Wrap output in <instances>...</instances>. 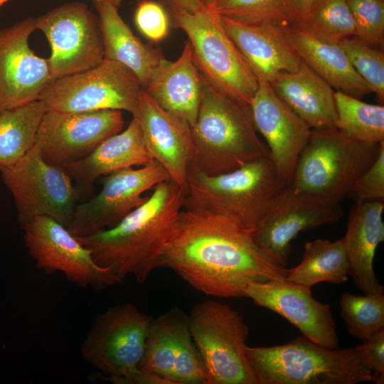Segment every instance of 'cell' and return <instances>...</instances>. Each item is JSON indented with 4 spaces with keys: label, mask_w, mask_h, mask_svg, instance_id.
<instances>
[{
    "label": "cell",
    "mask_w": 384,
    "mask_h": 384,
    "mask_svg": "<svg viewBox=\"0 0 384 384\" xmlns=\"http://www.w3.org/2000/svg\"><path fill=\"white\" fill-rule=\"evenodd\" d=\"M132 116L140 124L152 159L164 168L170 178L186 193L193 159L191 127L161 108L145 91Z\"/></svg>",
    "instance_id": "obj_21"
},
{
    "label": "cell",
    "mask_w": 384,
    "mask_h": 384,
    "mask_svg": "<svg viewBox=\"0 0 384 384\" xmlns=\"http://www.w3.org/2000/svg\"><path fill=\"white\" fill-rule=\"evenodd\" d=\"M153 160L138 120L132 117L127 127L102 141L90 154L77 161L63 165L75 180L80 193L89 190L95 180L114 171L143 166Z\"/></svg>",
    "instance_id": "obj_25"
},
{
    "label": "cell",
    "mask_w": 384,
    "mask_h": 384,
    "mask_svg": "<svg viewBox=\"0 0 384 384\" xmlns=\"http://www.w3.org/2000/svg\"><path fill=\"white\" fill-rule=\"evenodd\" d=\"M196 290L216 297H245L252 282L284 279L286 264L255 242L251 230L224 217L183 208L156 263Z\"/></svg>",
    "instance_id": "obj_1"
},
{
    "label": "cell",
    "mask_w": 384,
    "mask_h": 384,
    "mask_svg": "<svg viewBox=\"0 0 384 384\" xmlns=\"http://www.w3.org/2000/svg\"><path fill=\"white\" fill-rule=\"evenodd\" d=\"M349 276V265L343 239H317L304 244L302 258L285 279L311 288L320 282L344 283Z\"/></svg>",
    "instance_id": "obj_29"
},
{
    "label": "cell",
    "mask_w": 384,
    "mask_h": 384,
    "mask_svg": "<svg viewBox=\"0 0 384 384\" xmlns=\"http://www.w3.org/2000/svg\"><path fill=\"white\" fill-rule=\"evenodd\" d=\"M316 0H286L290 26L300 19L309 10Z\"/></svg>",
    "instance_id": "obj_41"
},
{
    "label": "cell",
    "mask_w": 384,
    "mask_h": 384,
    "mask_svg": "<svg viewBox=\"0 0 384 384\" xmlns=\"http://www.w3.org/2000/svg\"><path fill=\"white\" fill-rule=\"evenodd\" d=\"M206 8H209L215 0H201Z\"/></svg>",
    "instance_id": "obj_43"
},
{
    "label": "cell",
    "mask_w": 384,
    "mask_h": 384,
    "mask_svg": "<svg viewBox=\"0 0 384 384\" xmlns=\"http://www.w3.org/2000/svg\"><path fill=\"white\" fill-rule=\"evenodd\" d=\"M162 6L170 9L173 15L195 13L205 8L201 0H159Z\"/></svg>",
    "instance_id": "obj_40"
},
{
    "label": "cell",
    "mask_w": 384,
    "mask_h": 384,
    "mask_svg": "<svg viewBox=\"0 0 384 384\" xmlns=\"http://www.w3.org/2000/svg\"><path fill=\"white\" fill-rule=\"evenodd\" d=\"M108 1L118 7L120 6V5L122 4V0H93V1Z\"/></svg>",
    "instance_id": "obj_42"
},
{
    "label": "cell",
    "mask_w": 384,
    "mask_h": 384,
    "mask_svg": "<svg viewBox=\"0 0 384 384\" xmlns=\"http://www.w3.org/2000/svg\"><path fill=\"white\" fill-rule=\"evenodd\" d=\"M343 215L339 203L286 186L251 231L257 245L287 265L292 241L301 232L333 224Z\"/></svg>",
    "instance_id": "obj_17"
},
{
    "label": "cell",
    "mask_w": 384,
    "mask_h": 384,
    "mask_svg": "<svg viewBox=\"0 0 384 384\" xmlns=\"http://www.w3.org/2000/svg\"><path fill=\"white\" fill-rule=\"evenodd\" d=\"M245 297L287 319L302 335L329 348L338 347L336 326L331 306L316 300L311 288L284 279L252 282Z\"/></svg>",
    "instance_id": "obj_19"
},
{
    "label": "cell",
    "mask_w": 384,
    "mask_h": 384,
    "mask_svg": "<svg viewBox=\"0 0 384 384\" xmlns=\"http://www.w3.org/2000/svg\"><path fill=\"white\" fill-rule=\"evenodd\" d=\"M35 26L51 48L47 60L53 80L94 68L104 60L98 16L83 2L56 7L36 18Z\"/></svg>",
    "instance_id": "obj_12"
},
{
    "label": "cell",
    "mask_w": 384,
    "mask_h": 384,
    "mask_svg": "<svg viewBox=\"0 0 384 384\" xmlns=\"http://www.w3.org/2000/svg\"><path fill=\"white\" fill-rule=\"evenodd\" d=\"M10 0H0V7Z\"/></svg>",
    "instance_id": "obj_44"
},
{
    "label": "cell",
    "mask_w": 384,
    "mask_h": 384,
    "mask_svg": "<svg viewBox=\"0 0 384 384\" xmlns=\"http://www.w3.org/2000/svg\"><path fill=\"white\" fill-rule=\"evenodd\" d=\"M94 5L102 33L104 59L128 68L145 90L164 57L134 35L120 16L118 6L105 1H94Z\"/></svg>",
    "instance_id": "obj_27"
},
{
    "label": "cell",
    "mask_w": 384,
    "mask_h": 384,
    "mask_svg": "<svg viewBox=\"0 0 384 384\" xmlns=\"http://www.w3.org/2000/svg\"><path fill=\"white\" fill-rule=\"evenodd\" d=\"M383 142H358L338 129H313L289 185L296 191L339 203L375 161Z\"/></svg>",
    "instance_id": "obj_6"
},
{
    "label": "cell",
    "mask_w": 384,
    "mask_h": 384,
    "mask_svg": "<svg viewBox=\"0 0 384 384\" xmlns=\"http://www.w3.org/2000/svg\"><path fill=\"white\" fill-rule=\"evenodd\" d=\"M286 32L301 60L336 91L358 99L372 92L338 43L319 39L290 26Z\"/></svg>",
    "instance_id": "obj_28"
},
{
    "label": "cell",
    "mask_w": 384,
    "mask_h": 384,
    "mask_svg": "<svg viewBox=\"0 0 384 384\" xmlns=\"http://www.w3.org/2000/svg\"><path fill=\"white\" fill-rule=\"evenodd\" d=\"M124 127L120 110H47L37 132L36 144L46 162L61 167L83 159Z\"/></svg>",
    "instance_id": "obj_16"
},
{
    "label": "cell",
    "mask_w": 384,
    "mask_h": 384,
    "mask_svg": "<svg viewBox=\"0 0 384 384\" xmlns=\"http://www.w3.org/2000/svg\"><path fill=\"white\" fill-rule=\"evenodd\" d=\"M355 349L366 366L376 378L377 384L384 383V329L361 340Z\"/></svg>",
    "instance_id": "obj_39"
},
{
    "label": "cell",
    "mask_w": 384,
    "mask_h": 384,
    "mask_svg": "<svg viewBox=\"0 0 384 384\" xmlns=\"http://www.w3.org/2000/svg\"><path fill=\"white\" fill-rule=\"evenodd\" d=\"M252 120L268 144L270 159L287 185L311 129L273 90L259 81L250 105Z\"/></svg>",
    "instance_id": "obj_20"
},
{
    "label": "cell",
    "mask_w": 384,
    "mask_h": 384,
    "mask_svg": "<svg viewBox=\"0 0 384 384\" xmlns=\"http://www.w3.org/2000/svg\"><path fill=\"white\" fill-rule=\"evenodd\" d=\"M35 23L29 17L0 31V112L38 100L53 81L48 60L28 46Z\"/></svg>",
    "instance_id": "obj_18"
},
{
    "label": "cell",
    "mask_w": 384,
    "mask_h": 384,
    "mask_svg": "<svg viewBox=\"0 0 384 384\" xmlns=\"http://www.w3.org/2000/svg\"><path fill=\"white\" fill-rule=\"evenodd\" d=\"M187 35L193 60L203 78L220 92L250 105L259 81L223 26L219 15L207 8L174 15Z\"/></svg>",
    "instance_id": "obj_9"
},
{
    "label": "cell",
    "mask_w": 384,
    "mask_h": 384,
    "mask_svg": "<svg viewBox=\"0 0 384 384\" xmlns=\"http://www.w3.org/2000/svg\"><path fill=\"white\" fill-rule=\"evenodd\" d=\"M351 64L374 92L380 103L384 101V53L370 47L356 36L338 42Z\"/></svg>",
    "instance_id": "obj_35"
},
{
    "label": "cell",
    "mask_w": 384,
    "mask_h": 384,
    "mask_svg": "<svg viewBox=\"0 0 384 384\" xmlns=\"http://www.w3.org/2000/svg\"><path fill=\"white\" fill-rule=\"evenodd\" d=\"M191 132L193 159L189 171L214 176L270 156L257 134L250 106L220 92L203 77L201 102Z\"/></svg>",
    "instance_id": "obj_3"
},
{
    "label": "cell",
    "mask_w": 384,
    "mask_h": 384,
    "mask_svg": "<svg viewBox=\"0 0 384 384\" xmlns=\"http://www.w3.org/2000/svg\"><path fill=\"white\" fill-rule=\"evenodd\" d=\"M144 91L139 78L128 68L104 59L94 68L53 80L38 100L47 110H115L134 114Z\"/></svg>",
    "instance_id": "obj_11"
},
{
    "label": "cell",
    "mask_w": 384,
    "mask_h": 384,
    "mask_svg": "<svg viewBox=\"0 0 384 384\" xmlns=\"http://www.w3.org/2000/svg\"><path fill=\"white\" fill-rule=\"evenodd\" d=\"M21 228L29 255L46 274L60 272L75 285L95 290L122 282L108 268L98 265L91 251L53 218L37 216Z\"/></svg>",
    "instance_id": "obj_13"
},
{
    "label": "cell",
    "mask_w": 384,
    "mask_h": 384,
    "mask_svg": "<svg viewBox=\"0 0 384 384\" xmlns=\"http://www.w3.org/2000/svg\"><path fill=\"white\" fill-rule=\"evenodd\" d=\"M341 316L348 332L361 340L384 329V294L354 295L344 292L340 298Z\"/></svg>",
    "instance_id": "obj_33"
},
{
    "label": "cell",
    "mask_w": 384,
    "mask_h": 384,
    "mask_svg": "<svg viewBox=\"0 0 384 384\" xmlns=\"http://www.w3.org/2000/svg\"><path fill=\"white\" fill-rule=\"evenodd\" d=\"M169 179L167 171L154 159L139 169L110 173L104 177L99 193L76 205L66 228L75 237L111 228L147 200L144 192Z\"/></svg>",
    "instance_id": "obj_14"
},
{
    "label": "cell",
    "mask_w": 384,
    "mask_h": 384,
    "mask_svg": "<svg viewBox=\"0 0 384 384\" xmlns=\"http://www.w3.org/2000/svg\"><path fill=\"white\" fill-rule=\"evenodd\" d=\"M382 201L356 203L343 238L349 265V276L365 294L383 293L373 270L376 249L384 240Z\"/></svg>",
    "instance_id": "obj_24"
},
{
    "label": "cell",
    "mask_w": 384,
    "mask_h": 384,
    "mask_svg": "<svg viewBox=\"0 0 384 384\" xmlns=\"http://www.w3.org/2000/svg\"><path fill=\"white\" fill-rule=\"evenodd\" d=\"M0 174L13 196L21 228L37 216L68 226L79 192L65 170L43 159L36 143L16 162L0 166Z\"/></svg>",
    "instance_id": "obj_10"
},
{
    "label": "cell",
    "mask_w": 384,
    "mask_h": 384,
    "mask_svg": "<svg viewBox=\"0 0 384 384\" xmlns=\"http://www.w3.org/2000/svg\"><path fill=\"white\" fill-rule=\"evenodd\" d=\"M290 26L334 43L355 36V25L346 0H316L306 14Z\"/></svg>",
    "instance_id": "obj_32"
},
{
    "label": "cell",
    "mask_w": 384,
    "mask_h": 384,
    "mask_svg": "<svg viewBox=\"0 0 384 384\" xmlns=\"http://www.w3.org/2000/svg\"><path fill=\"white\" fill-rule=\"evenodd\" d=\"M355 36L368 44H384V0H346Z\"/></svg>",
    "instance_id": "obj_36"
},
{
    "label": "cell",
    "mask_w": 384,
    "mask_h": 384,
    "mask_svg": "<svg viewBox=\"0 0 384 384\" xmlns=\"http://www.w3.org/2000/svg\"><path fill=\"white\" fill-rule=\"evenodd\" d=\"M185 191L171 179L157 184L152 193L114 227L76 237L95 262L122 282L129 276L144 283L157 260L183 208Z\"/></svg>",
    "instance_id": "obj_2"
},
{
    "label": "cell",
    "mask_w": 384,
    "mask_h": 384,
    "mask_svg": "<svg viewBox=\"0 0 384 384\" xmlns=\"http://www.w3.org/2000/svg\"><path fill=\"white\" fill-rule=\"evenodd\" d=\"M336 128L348 137L364 143L384 142V106L334 92Z\"/></svg>",
    "instance_id": "obj_31"
},
{
    "label": "cell",
    "mask_w": 384,
    "mask_h": 384,
    "mask_svg": "<svg viewBox=\"0 0 384 384\" xmlns=\"http://www.w3.org/2000/svg\"><path fill=\"white\" fill-rule=\"evenodd\" d=\"M141 371L169 384H208V375L191 336L188 316L177 307L152 319L148 329Z\"/></svg>",
    "instance_id": "obj_15"
},
{
    "label": "cell",
    "mask_w": 384,
    "mask_h": 384,
    "mask_svg": "<svg viewBox=\"0 0 384 384\" xmlns=\"http://www.w3.org/2000/svg\"><path fill=\"white\" fill-rule=\"evenodd\" d=\"M286 186L270 156L214 176L190 171L183 208L220 215L252 231Z\"/></svg>",
    "instance_id": "obj_4"
},
{
    "label": "cell",
    "mask_w": 384,
    "mask_h": 384,
    "mask_svg": "<svg viewBox=\"0 0 384 384\" xmlns=\"http://www.w3.org/2000/svg\"><path fill=\"white\" fill-rule=\"evenodd\" d=\"M207 9L237 21L290 26L286 0H215Z\"/></svg>",
    "instance_id": "obj_34"
},
{
    "label": "cell",
    "mask_w": 384,
    "mask_h": 384,
    "mask_svg": "<svg viewBox=\"0 0 384 384\" xmlns=\"http://www.w3.org/2000/svg\"><path fill=\"white\" fill-rule=\"evenodd\" d=\"M225 32L258 81L270 82L282 72H294L302 60L291 45L286 27L222 17Z\"/></svg>",
    "instance_id": "obj_22"
},
{
    "label": "cell",
    "mask_w": 384,
    "mask_h": 384,
    "mask_svg": "<svg viewBox=\"0 0 384 384\" xmlns=\"http://www.w3.org/2000/svg\"><path fill=\"white\" fill-rule=\"evenodd\" d=\"M46 111L35 100L0 112V166L16 162L34 146Z\"/></svg>",
    "instance_id": "obj_30"
},
{
    "label": "cell",
    "mask_w": 384,
    "mask_h": 384,
    "mask_svg": "<svg viewBox=\"0 0 384 384\" xmlns=\"http://www.w3.org/2000/svg\"><path fill=\"white\" fill-rule=\"evenodd\" d=\"M202 85L203 76L188 41L175 61L162 60L145 92L161 108L192 127L198 114Z\"/></svg>",
    "instance_id": "obj_23"
},
{
    "label": "cell",
    "mask_w": 384,
    "mask_h": 384,
    "mask_svg": "<svg viewBox=\"0 0 384 384\" xmlns=\"http://www.w3.org/2000/svg\"><path fill=\"white\" fill-rule=\"evenodd\" d=\"M188 319L208 384H257L245 352L249 328L240 312L206 300L197 303Z\"/></svg>",
    "instance_id": "obj_8"
},
{
    "label": "cell",
    "mask_w": 384,
    "mask_h": 384,
    "mask_svg": "<svg viewBox=\"0 0 384 384\" xmlns=\"http://www.w3.org/2000/svg\"><path fill=\"white\" fill-rule=\"evenodd\" d=\"M348 197L356 203L384 200V142L372 164L358 177Z\"/></svg>",
    "instance_id": "obj_37"
},
{
    "label": "cell",
    "mask_w": 384,
    "mask_h": 384,
    "mask_svg": "<svg viewBox=\"0 0 384 384\" xmlns=\"http://www.w3.org/2000/svg\"><path fill=\"white\" fill-rule=\"evenodd\" d=\"M270 84L311 129H337L332 87L303 61L297 71L279 73Z\"/></svg>",
    "instance_id": "obj_26"
},
{
    "label": "cell",
    "mask_w": 384,
    "mask_h": 384,
    "mask_svg": "<svg viewBox=\"0 0 384 384\" xmlns=\"http://www.w3.org/2000/svg\"><path fill=\"white\" fill-rule=\"evenodd\" d=\"M257 384L376 383L354 347L329 348L298 336L269 347L246 346Z\"/></svg>",
    "instance_id": "obj_5"
},
{
    "label": "cell",
    "mask_w": 384,
    "mask_h": 384,
    "mask_svg": "<svg viewBox=\"0 0 384 384\" xmlns=\"http://www.w3.org/2000/svg\"><path fill=\"white\" fill-rule=\"evenodd\" d=\"M151 319L132 303L110 307L95 318L82 342V358L116 384H169L139 368Z\"/></svg>",
    "instance_id": "obj_7"
},
{
    "label": "cell",
    "mask_w": 384,
    "mask_h": 384,
    "mask_svg": "<svg viewBox=\"0 0 384 384\" xmlns=\"http://www.w3.org/2000/svg\"><path fill=\"white\" fill-rule=\"evenodd\" d=\"M134 22L142 35L155 43L164 39L169 32L168 15L163 6L155 1H139L134 13Z\"/></svg>",
    "instance_id": "obj_38"
}]
</instances>
